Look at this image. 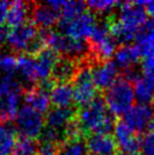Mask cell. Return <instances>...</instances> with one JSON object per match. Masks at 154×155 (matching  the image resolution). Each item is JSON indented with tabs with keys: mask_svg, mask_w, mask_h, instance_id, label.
Here are the masks:
<instances>
[{
	"mask_svg": "<svg viewBox=\"0 0 154 155\" xmlns=\"http://www.w3.org/2000/svg\"><path fill=\"white\" fill-rule=\"evenodd\" d=\"M10 7V2L7 1H0V27L7 21V15Z\"/></svg>",
	"mask_w": 154,
	"mask_h": 155,
	"instance_id": "32",
	"label": "cell"
},
{
	"mask_svg": "<svg viewBox=\"0 0 154 155\" xmlns=\"http://www.w3.org/2000/svg\"><path fill=\"white\" fill-rule=\"evenodd\" d=\"M15 124L16 131H18L22 137L35 139L40 137L44 129L45 119L43 118L42 113L35 111L28 105H23L15 118Z\"/></svg>",
	"mask_w": 154,
	"mask_h": 155,
	"instance_id": "7",
	"label": "cell"
},
{
	"mask_svg": "<svg viewBox=\"0 0 154 155\" xmlns=\"http://www.w3.org/2000/svg\"><path fill=\"white\" fill-rule=\"evenodd\" d=\"M93 61H84L79 64V69L74 78V102L78 108H83L90 104L98 96L96 95V86L93 79Z\"/></svg>",
	"mask_w": 154,
	"mask_h": 155,
	"instance_id": "5",
	"label": "cell"
},
{
	"mask_svg": "<svg viewBox=\"0 0 154 155\" xmlns=\"http://www.w3.org/2000/svg\"><path fill=\"white\" fill-rule=\"evenodd\" d=\"M113 133L118 151L122 155H135L141 150V139L124 121H118L116 124Z\"/></svg>",
	"mask_w": 154,
	"mask_h": 155,
	"instance_id": "11",
	"label": "cell"
},
{
	"mask_svg": "<svg viewBox=\"0 0 154 155\" xmlns=\"http://www.w3.org/2000/svg\"><path fill=\"white\" fill-rule=\"evenodd\" d=\"M124 122L135 134L154 130V104L133 105L124 116Z\"/></svg>",
	"mask_w": 154,
	"mask_h": 155,
	"instance_id": "8",
	"label": "cell"
},
{
	"mask_svg": "<svg viewBox=\"0 0 154 155\" xmlns=\"http://www.w3.org/2000/svg\"><path fill=\"white\" fill-rule=\"evenodd\" d=\"M79 69L77 61L61 57L57 61L51 74V79L55 84H72Z\"/></svg>",
	"mask_w": 154,
	"mask_h": 155,
	"instance_id": "16",
	"label": "cell"
},
{
	"mask_svg": "<svg viewBox=\"0 0 154 155\" xmlns=\"http://www.w3.org/2000/svg\"><path fill=\"white\" fill-rule=\"evenodd\" d=\"M103 100L111 114L115 117L125 116L133 108L135 101L134 86L126 78H119L111 87L105 90Z\"/></svg>",
	"mask_w": 154,
	"mask_h": 155,
	"instance_id": "3",
	"label": "cell"
},
{
	"mask_svg": "<svg viewBox=\"0 0 154 155\" xmlns=\"http://www.w3.org/2000/svg\"><path fill=\"white\" fill-rule=\"evenodd\" d=\"M96 24L98 23L94 14L91 12H85L79 16L70 19L61 18L58 23V30L59 33L66 36L76 40H85L89 39L93 33Z\"/></svg>",
	"mask_w": 154,
	"mask_h": 155,
	"instance_id": "6",
	"label": "cell"
},
{
	"mask_svg": "<svg viewBox=\"0 0 154 155\" xmlns=\"http://www.w3.org/2000/svg\"><path fill=\"white\" fill-rule=\"evenodd\" d=\"M142 5L145 9L146 14H149L154 19V1H142Z\"/></svg>",
	"mask_w": 154,
	"mask_h": 155,
	"instance_id": "33",
	"label": "cell"
},
{
	"mask_svg": "<svg viewBox=\"0 0 154 155\" xmlns=\"http://www.w3.org/2000/svg\"><path fill=\"white\" fill-rule=\"evenodd\" d=\"M59 14L45 4H34L31 9L32 24L42 31H48L50 27L59 23Z\"/></svg>",
	"mask_w": 154,
	"mask_h": 155,
	"instance_id": "15",
	"label": "cell"
},
{
	"mask_svg": "<svg viewBox=\"0 0 154 155\" xmlns=\"http://www.w3.org/2000/svg\"><path fill=\"white\" fill-rule=\"evenodd\" d=\"M24 99H25L26 105L34 109L35 111L40 112L42 114L45 112H49V107L51 103L49 92L44 91L38 85L24 91Z\"/></svg>",
	"mask_w": 154,
	"mask_h": 155,
	"instance_id": "19",
	"label": "cell"
},
{
	"mask_svg": "<svg viewBox=\"0 0 154 155\" xmlns=\"http://www.w3.org/2000/svg\"><path fill=\"white\" fill-rule=\"evenodd\" d=\"M141 151L143 155H154V130L145 134L141 140Z\"/></svg>",
	"mask_w": 154,
	"mask_h": 155,
	"instance_id": "30",
	"label": "cell"
},
{
	"mask_svg": "<svg viewBox=\"0 0 154 155\" xmlns=\"http://www.w3.org/2000/svg\"><path fill=\"white\" fill-rule=\"evenodd\" d=\"M77 110L72 108H55L49 110L45 117V126L56 129L64 135L67 126L76 119ZM65 137V136H64Z\"/></svg>",
	"mask_w": 154,
	"mask_h": 155,
	"instance_id": "17",
	"label": "cell"
},
{
	"mask_svg": "<svg viewBox=\"0 0 154 155\" xmlns=\"http://www.w3.org/2000/svg\"><path fill=\"white\" fill-rule=\"evenodd\" d=\"M153 56H154V54H153Z\"/></svg>",
	"mask_w": 154,
	"mask_h": 155,
	"instance_id": "36",
	"label": "cell"
},
{
	"mask_svg": "<svg viewBox=\"0 0 154 155\" xmlns=\"http://www.w3.org/2000/svg\"><path fill=\"white\" fill-rule=\"evenodd\" d=\"M135 99L138 104H153L154 102V79L142 77L134 83Z\"/></svg>",
	"mask_w": 154,
	"mask_h": 155,
	"instance_id": "24",
	"label": "cell"
},
{
	"mask_svg": "<svg viewBox=\"0 0 154 155\" xmlns=\"http://www.w3.org/2000/svg\"><path fill=\"white\" fill-rule=\"evenodd\" d=\"M87 146L84 138L66 140L59 146L57 155H89Z\"/></svg>",
	"mask_w": 154,
	"mask_h": 155,
	"instance_id": "26",
	"label": "cell"
},
{
	"mask_svg": "<svg viewBox=\"0 0 154 155\" xmlns=\"http://www.w3.org/2000/svg\"><path fill=\"white\" fill-rule=\"evenodd\" d=\"M31 4H26L24 1L10 2L6 23L10 26V28L26 24V21L31 15Z\"/></svg>",
	"mask_w": 154,
	"mask_h": 155,
	"instance_id": "23",
	"label": "cell"
},
{
	"mask_svg": "<svg viewBox=\"0 0 154 155\" xmlns=\"http://www.w3.org/2000/svg\"><path fill=\"white\" fill-rule=\"evenodd\" d=\"M85 4L91 13L100 14V15H108L113 12L116 7L121 6V2L113 0H91Z\"/></svg>",
	"mask_w": 154,
	"mask_h": 155,
	"instance_id": "27",
	"label": "cell"
},
{
	"mask_svg": "<svg viewBox=\"0 0 154 155\" xmlns=\"http://www.w3.org/2000/svg\"><path fill=\"white\" fill-rule=\"evenodd\" d=\"M12 155H38V143L32 138L19 136Z\"/></svg>",
	"mask_w": 154,
	"mask_h": 155,
	"instance_id": "28",
	"label": "cell"
},
{
	"mask_svg": "<svg viewBox=\"0 0 154 155\" xmlns=\"http://www.w3.org/2000/svg\"><path fill=\"white\" fill-rule=\"evenodd\" d=\"M76 121L84 135L109 134L115 129L117 121L108 110L102 96H96L90 104L79 108L76 113Z\"/></svg>",
	"mask_w": 154,
	"mask_h": 155,
	"instance_id": "1",
	"label": "cell"
},
{
	"mask_svg": "<svg viewBox=\"0 0 154 155\" xmlns=\"http://www.w3.org/2000/svg\"><path fill=\"white\" fill-rule=\"evenodd\" d=\"M17 139V133L13 126L0 125V155H12Z\"/></svg>",
	"mask_w": 154,
	"mask_h": 155,
	"instance_id": "25",
	"label": "cell"
},
{
	"mask_svg": "<svg viewBox=\"0 0 154 155\" xmlns=\"http://www.w3.org/2000/svg\"><path fill=\"white\" fill-rule=\"evenodd\" d=\"M22 96H24V91L18 88L0 97V125L9 124V121L16 118L19 111Z\"/></svg>",
	"mask_w": 154,
	"mask_h": 155,
	"instance_id": "14",
	"label": "cell"
},
{
	"mask_svg": "<svg viewBox=\"0 0 154 155\" xmlns=\"http://www.w3.org/2000/svg\"><path fill=\"white\" fill-rule=\"evenodd\" d=\"M40 33L45 45L55 50L59 56L73 59L78 64L91 60L90 48L85 40L73 39L55 31H41Z\"/></svg>",
	"mask_w": 154,
	"mask_h": 155,
	"instance_id": "2",
	"label": "cell"
},
{
	"mask_svg": "<svg viewBox=\"0 0 154 155\" xmlns=\"http://www.w3.org/2000/svg\"><path fill=\"white\" fill-rule=\"evenodd\" d=\"M5 40H6V33H5V31L0 27V50H1V48L4 45Z\"/></svg>",
	"mask_w": 154,
	"mask_h": 155,
	"instance_id": "34",
	"label": "cell"
},
{
	"mask_svg": "<svg viewBox=\"0 0 154 155\" xmlns=\"http://www.w3.org/2000/svg\"><path fill=\"white\" fill-rule=\"evenodd\" d=\"M146 16L147 14L142 5V1L122 2L120 6L119 17L117 22L130 33L137 35L142 26L147 22Z\"/></svg>",
	"mask_w": 154,
	"mask_h": 155,
	"instance_id": "10",
	"label": "cell"
},
{
	"mask_svg": "<svg viewBox=\"0 0 154 155\" xmlns=\"http://www.w3.org/2000/svg\"><path fill=\"white\" fill-rule=\"evenodd\" d=\"M16 70L18 71L23 82L25 83L26 85H28V88L38 85L36 65H35L34 56H31L27 53H22L21 56L17 57Z\"/></svg>",
	"mask_w": 154,
	"mask_h": 155,
	"instance_id": "20",
	"label": "cell"
},
{
	"mask_svg": "<svg viewBox=\"0 0 154 155\" xmlns=\"http://www.w3.org/2000/svg\"><path fill=\"white\" fill-rule=\"evenodd\" d=\"M17 58L9 53L0 54V75H12L16 70Z\"/></svg>",
	"mask_w": 154,
	"mask_h": 155,
	"instance_id": "29",
	"label": "cell"
},
{
	"mask_svg": "<svg viewBox=\"0 0 154 155\" xmlns=\"http://www.w3.org/2000/svg\"><path fill=\"white\" fill-rule=\"evenodd\" d=\"M45 5L52 9H55L57 13L61 15L64 19H70L76 16H79L85 13V2L82 1H64V0H51L47 1Z\"/></svg>",
	"mask_w": 154,
	"mask_h": 155,
	"instance_id": "21",
	"label": "cell"
},
{
	"mask_svg": "<svg viewBox=\"0 0 154 155\" xmlns=\"http://www.w3.org/2000/svg\"><path fill=\"white\" fill-rule=\"evenodd\" d=\"M118 67L110 60L93 66V79L96 88L108 90L118 81Z\"/></svg>",
	"mask_w": 154,
	"mask_h": 155,
	"instance_id": "13",
	"label": "cell"
},
{
	"mask_svg": "<svg viewBox=\"0 0 154 155\" xmlns=\"http://www.w3.org/2000/svg\"><path fill=\"white\" fill-rule=\"evenodd\" d=\"M90 155H118L115 138L109 134H95L86 139Z\"/></svg>",
	"mask_w": 154,
	"mask_h": 155,
	"instance_id": "12",
	"label": "cell"
},
{
	"mask_svg": "<svg viewBox=\"0 0 154 155\" xmlns=\"http://www.w3.org/2000/svg\"><path fill=\"white\" fill-rule=\"evenodd\" d=\"M59 146L52 143L38 142V155H57Z\"/></svg>",
	"mask_w": 154,
	"mask_h": 155,
	"instance_id": "31",
	"label": "cell"
},
{
	"mask_svg": "<svg viewBox=\"0 0 154 155\" xmlns=\"http://www.w3.org/2000/svg\"><path fill=\"white\" fill-rule=\"evenodd\" d=\"M135 155H139V154H135Z\"/></svg>",
	"mask_w": 154,
	"mask_h": 155,
	"instance_id": "35",
	"label": "cell"
},
{
	"mask_svg": "<svg viewBox=\"0 0 154 155\" xmlns=\"http://www.w3.org/2000/svg\"><path fill=\"white\" fill-rule=\"evenodd\" d=\"M115 62L116 66L124 69V71L134 69L141 59L142 53L136 45H120L117 51L115 52Z\"/></svg>",
	"mask_w": 154,
	"mask_h": 155,
	"instance_id": "18",
	"label": "cell"
},
{
	"mask_svg": "<svg viewBox=\"0 0 154 155\" xmlns=\"http://www.w3.org/2000/svg\"><path fill=\"white\" fill-rule=\"evenodd\" d=\"M50 102L55 108H70L74 103V90L72 84H55L50 91Z\"/></svg>",
	"mask_w": 154,
	"mask_h": 155,
	"instance_id": "22",
	"label": "cell"
},
{
	"mask_svg": "<svg viewBox=\"0 0 154 155\" xmlns=\"http://www.w3.org/2000/svg\"><path fill=\"white\" fill-rule=\"evenodd\" d=\"M38 36V28L32 23L13 27L6 33V42L14 52L27 53Z\"/></svg>",
	"mask_w": 154,
	"mask_h": 155,
	"instance_id": "9",
	"label": "cell"
},
{
	"mask_svg": "<svg viewBox=\"0 0 154 155\" xmlns=\"http://www.w3.org/2000/svg\"><path fill=\"white\" fill-rule=\"evenodd\" d=\"M90 58L94 64L108 61L117 51V43L110 34L109 19L96 24L93 33L89 38Z\"/></svg>",
	"mask_w": 154,
	"mask_h": 155,
	"instance_id": "4",
	"label": "cell"
}]
</instances>
